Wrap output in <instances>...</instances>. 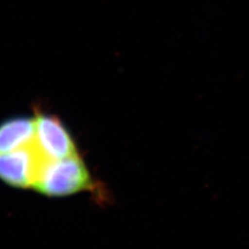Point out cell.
I'll return each mask as SVG.
<instances>
[{
  "label": "cell",
  "instance_id": "cell-2",
  "mask_svg": "<svg viewBox=\"0 0 249 249\" xmlns=\"http://www.w3.org/2000/svg\"><path fill=\"white\" fill-rule=\"evenodd\" d=\"M45 161L35 143L0 154V180L16 188H34Z\"/></svg>",
  "mask_w": 249,
  "mask_h": 249
},
{
  "label": "cell",
  "instance_id": "cell-3",
  "mask_svg": "<svg viewBox=\"0 0 249 249\" xmlns=\"http://www.w3.org/2000/svg\"><path fill=\"white\" fill-rule=\"evenodd\" d=\"M35 145L46 160H58L78 155L72 135L56 116L38 114L35 118Z\"/></svg>",
  "mask_w": 249,
  "mask_h": 249
},
{
  "label": "cell",
  "instance_id": "cell-4",
  "mask_svg": "<svg viewBox=\"0 0 249 249\" xmlns=\"http://www.w3.org/2000/svg\"><path fill=\"white\" fill-rule=\"evenodd\" d=\"M35 119L13 118L0 124V154L18 150L35 142Z\"/></svg>",
  "mask_w": 249,
  "mask_h": 249
},
{
  "label": "cell",
  "instance_id": "cell-1",
  "mask_svg": "<svg viewBox=\"0 0 249 249\" xmlns=\"http://www.w3.org/2000/svg\"><path fill=\"white\" fill-rule=\"evenodd\" d=\"M89 170L80 154L58 160H47L37 176L34 189L50 197H62L92 191Z\"/></svg>",
  "mask_w": 249,
  "mask_h": 249
}]
</instances>
